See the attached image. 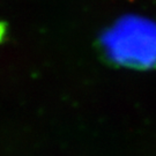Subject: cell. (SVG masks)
I'll return each instance as SVG.
<instances>
[{"instance_id": "1", "label": "cell", "mask_w": 156, "mask_h": 156, "mask_svg": "<svg viewBox=\"0 0 156 156\" xmlns=\"http://www.w3.org/2000/svg\"><path fill=\"white\" fill-rule=\"evenodd\" d=\"M108 56L115 62L136 68L156 65V24L139 16L124 17L103 37Z\"/></svg>"}]
</instances>
